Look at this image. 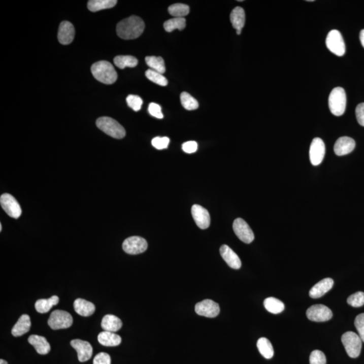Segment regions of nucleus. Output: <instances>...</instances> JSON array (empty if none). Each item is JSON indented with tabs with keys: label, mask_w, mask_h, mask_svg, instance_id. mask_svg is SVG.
Returning a JSON list of instances; mask_svg holds the SVG:
<instances>
[{
	"label": "nucleus",
	"mask_w": 364,
	"mask_h": 364,
	"mask_svg": "<svg viewBox=\"0 0 364 364\" xmlns=\"http://www.w3.org/2000/svg\"><path fill=\"white\" fill-rule=\"evenodd\" d=\"M143 19L137 16H131L119 22L116 27L118 36L123 40H135L139 38L145 30Z\"/></svg>",
	"instance_id": "f257e3e1"
},
{
	"label": "nucleus",
	"mask_w": 364,
	"mask_h": 364,
	"mask_svg": "<svg viewBox=\"0 0 364 364\" xmlns=\"http://www.w3.org/2000/svg\"><path fill=\"white\" fill-rule=\"evenodd\" d=\"M91 73L94 79L106 84H112L118 79V74L109 61H100L91 67Z\"/></svg>",
	"instance_id": "f03ea898"
},
{
	"label": "nucleus",
	"mask_w": 364,
	"mask_h": 364,
	"mask_svg": "<svg viewBox=\"0 0 364 364\" xmlns=\"http://www.w3.org/2000/svg\"><path fill=\"white\" fill-rule=\"evenodd\" d=\"M347 97L345 90L341 87L333 88L328 97V107L335 116H341L346 109Z\"/></svg>",
	"instance_id": "7ed1b4c3"
},
{
	"label": "nucleus",
	"mask_w": 364,
	"mask_h": 364,
	"mask_svg": "<svg viewBox=\"0 0 364 364\" xmlns=\"http://www.w3.org/2000/svg\"><path fill=\"white\" fill-rule=\"evenodd\" d=\"M96 125L98 129L114 139H121L125 137L124 127L113 118L102 117L96 120Z\"/></svg>",
	"instance_id": "20e7f679"
},
{
	"label": "nucleus",
	"mask_w": 364,
	"mask_h": 364,
	"mask_svg": "<svg viewBox=\"0 0 364 364\" xmlns=\"http://www.w3.org/2000/svg\"><path fill=\"white\" fill-rule=\"evenodd\" d=\"M341 341H342L347 355L351 358H356L360 355L361 347H362V341L359 335L349 331L342 335Z\"/></svg>",
	"instance_id": "39448f33"
},
{
	"label": "nucleus",
	"mask_w": 364,
	"mask_h": 364,
	"mask_svg": "<svg viewBox=\"0 0 364 364\" xmlns=\"http://www.w3.org/2000/svg\"><path fill=\"white\" fill-rule=\"evenodd\" d=\"M73 324V318L69 312L57 310L51 314L48 320L49 326L53 330L69 328Z\"/></svg>",
	"instance_id": "423d86ee"
},
{
	"label": "nucleus",
	"mask_w": 364,
	"mask_h": 364,
	"mask_svg": "<svg viewBox=\"0 0 364 364\" xmlns=\"http://www.w3.org/2000/svg\"><path fill=\"white\" fill-rule=\"evenodd\" d=\"M327 48L337 56L341 57L345 53V44L341 32L332 30L328 32L326 39Z\"/></svg>",
	"instance_id": "0eeeda50"
},
{
	"label": "nucleus",
	"mask_w": 364,
	"mask_h": 364,
	"mask_svg": "<svg viewBox=\"0 0 364 364\" xmlns=\"http://www.w3.org/2000/svg\"><path fill=\"white\" fill-rule=\"evenodd\" d=\"M307 318L313 322H326L333 317V312L330 308L322 304L312 306L306 311Z\"/></svg>",
	"instance_id": "6e6552de"
},
{
	"label": "nucleus",
	"mask_w": 364,
	"mask_h": 364,
	"mask_svg": "<svg viewBox=\"0 0 364 364\" xmlns=\"http://www.w3.org/2000/svg\"><path fill=\"white\" fill-rule=\"evenodd\" d=\"M123 250L129 254H139L145 252L148 248L147 242L145 239L139 236H133L123 242Z\"/></svg>",
	"instance_id": "1a4fd4ad"
},
{
	"label": "nucleus",
	"mask_w": 364,
	"mask_h": 364,
	"mask_svg": "<svg viewBox=\"0 0 364 364\" xmlns=\"http://www.w3.org/2000/svg\"><path fill=\"white\" fill-rule=\"evenodd\" d=\"M0 204H1L2 209L10 217L18 219L21 215L22 210L19 203L12 195L2 194L0 198Z\"/></svg>",
	"instance_id": "9d476101"
},
{
	"label": "nucleus",
	"mask_w": 364,
	"mask_h": 364,
	"mask_svg": "<svg viewBox=\"0 0 364 364\" xmlns=\"http://www.w3.org/2000/svg\"><path fill=\"white\" fill-rule=\"evenodd\" d=\"M234 233L242 242L250 244L254 241V234L248 224L241 218H238L234 222Z\"/></svg>",
	"instance_id": "9b49d317"
},
{
	"label": "nucleus",
	"mask_w": 364,
	"mask_h": 364,
	"mask_svg": "<svg viewBox=\"0 0 364 364\" xmlns=\"http://www.w3.org/2000/svg\"><path fill=\"white\" fill-rule=\"evenodd\" d=\"M195 312L198 315L207 318L217 317L220 313L219 305L211 300H205L196 304Z\"/></svg>",
	"instance_id": "f8f14e48"
},
{
	"label": "nucleus",
	"mask_w": 364,
	"mask_h": 364,
	"mask_svg": "<svg viewBox=\"0 0 364 364\" xmlns=\"http://www.w3.org/2000/svg\"><path fill=\"white\" fill-rule=\"evenodd\" d=\"M325 155V145L320 138H315L312 141L310 148V159L314 166H319L323 161Z\"/></svg>",
	"instance_id": "ddd939ff"
},
{
	"label": "nucleus",
	"mask_w": 364,
	"mask_h": 364,
	"mask_svg": "<svg viewBox=\"0 0 364 364\" xmlns=\"http://www.w3.org/2000/svg\"><path fill=\"white\" fill-rule=\"evenodd\" d=\"M192 215L196 225L201 229H206L209 227L211 224V217L209 211L202 206L194 205L192 207Z\"/></svg>",
	"instance_id": "4468645a"
},
{
	"label": "nucleus",
	"mask_w": 364,
	"mask_h": 364,
	"mask_svg": "<svg viewBox=\"0 0 364 364\" xmlns=\"http://www.w3.org/2000/svg\"><path fill=\"white\" fill-rule=\"evenodd\" d=\"M71 346L77 351L78 359L81 362H84L91 358L92 347L87 341L75 339L71 341Z\"/></svg>",
	"instance_id": "2eb2a0df"
},
{
	"label": "nucleus",
	"mask_w": 364,
	"mask_h": 364,
	"mask_svg": "<svg viewBox=\"0 0 364 364\" xmlns=\"http://www.w3.org/2000/svg\"><path fill=\"white\" fill-rule=\"evenodd\" d=\"M75 29L73 24L69 21L61 22L59 26L57 38L59 43L62 45H69L75 39Z\"/></svg>",
	"instance_id": "dca6fc26"
},
{
	"label": "nucleus",
	"mask_w": 364,
	"mask_h": 364,
	"mask_svg": "<svg viewBox=\"0 0 364 364\" xmlns=\"http://www.w3.org/2000/svg\"><path fill=\"white\" fill-rule=\"evenodd\" d=\"M355 147L354 140L348 137L339 138L334 146L335 154L338 156L346 155L351 153Z\"/></svg>",
	"instance_id": "f3484780"
},
{
	"label": "nucleus",
	"mask_w": 364,
	"mask_h": 364,
	"mask_svg": "<svg viewBox=\"0 0 364 364\" xmlns=\"http://www.w3.org/2000/svg\"><path fill=\"white\" fill-rule=\"evenodd\" d=\"M220 253L222 258L227 263L228 266L234 269L241 268V260L237 254L227 245H223L220 248Z\"/></svg>",
	"instance_id": "a211bd4d"
},
{
	"label": "nucleus",
	"mask_w": 364,
	"mask_h": 364,
	"mask_svg": "<svg viewBox=\"0 0 364 364\" xmlns=\"http://www.w3.org/2000/svg\"><path fill=\"white\" fill-rule=\"evenodd\" d=\"M334 285V281L330 278H326L322 279L318 283H316L314 287H312L309 292L310 297L314 299L321 297L330 291Z\"/></svg>",
	"instance_id": "6ab92c4d"
},
{
	"label": "nucleus",
	"mask_w": 364,
	"mask_h": 364,
	"mask_svg": "<svg viewBox=\"0 0 364 364\" xmlns=\"http://www.w3.org/2000/svg\"><path fill=\"white\" fill-rule=\"evenodd\" d=\"M230 20H231L233 27L236 30V32L238 36H240L242 34V28L245 25V22H246V14H245L244 10L239 6L234 8L230 14Z\"/></svg>",
	"instance_id": "aec40b11"
},
{
	"label": "nucleus",
	"mask_w": 364,
	"mask_h": 364,
	"mask_svg": "<svg viewBox=\"0 0 364 364\" xmlns=\"http://www.w3.org/2000/svg\"><path fill=\"white\" fill-rule=\"evenodd\" d=\"M28 341L35 347L39 354L46 355L51 350L50 345L44 337L32 335L28 337Z\"/></svg>",
	"instance_id": "412c9836"
},
{
	"label": "nucleus",
	"mask_w": 364,
	"mask_h": 364,
	"mask_svg": "<svg viewBox=\"0 0 364 364\" xmlns=\"http://www.w3.org/2000/svg\"><path fill=\"white\" fill-rule=\"evenodd\" d=\"M74 308L77 314L84 317L91 316L95 311V306L93 304L81 298L75 300Z\"/></svg>",
	"instance_id": "4be33fe9"
},
{
	"label": "nucleus",
	"mask_w": 364,
	"mask_h": 364,
	"mask_svg": "<svg viewBox=\"0 0 364 364\" xmlns=\"http://www.w3.org/2000/svg\"><path fill=\"white\" fill-rule=\"evenodd\" d=\"M31 322L30 316L27 314H23L19 318L18 322L14 325L12 330V334L14 337H20L30 330Z\"/></svg>",
	"instance_id": "5701e85b"
},
{
	"label": "nucleus",
	"mask_w": 364,
	"mask_h": 364,
	"mask_svg": "<svg viewBox=\"0 0 364 364\" xmlns=\"http://www.w3.org/2000/svg\"><path fill=\"white\" fill-rule=\"evenodd\" d=\"M98 341L104 346L116 347L118 346L121 343V338L120 335L115 333L104 330L98 334Z\"/></svg>",
	"instance_id": "b1692460"
},
{
	"label": "nucleus",
	"mask_w": 364,
	"mask_h": 364,
	"mask_svg": "<svg viewBox=\"0 0 364 364\" xmlns=\"http://www.w3.org/2000/svg\"><path fill=\"white\" fill-rule=\"evenodd\" d=\"M122 326V322L117 316L112 314L105 316L102 321V327L105 331L116 333Z\"/></svg>",
	"instance_id": "393cba45"
},
{
	"label": "nucleus",
	"mask_w": 364,
	"mask_h": 364,
	"mask_svg": "<svg viewBox=\"0 0 364 364\" xmlns=\"http://www.w3.org/2000/svg\"><path fill=\"white\" fill-rule=\"evenodd\" d=\"M118 3L116 0H90L88 2V9L91 12H98L114 8Z\"/></svg>",
	"instance_id": "a878e982"
},
{
	"label": "nucleus",
	"mask_w": 364,
	"mask_h": 364,
	"mask_svg": "<svg viewBox=\"0 0 364 364\" xmlns=\"http://www.w3.org/2000/svg\"><path fill=\"white\" fill-rule=\"evenodd\" d=\"M59 303V297L53 295L49 299H41L36 302V309L39 313L44 314L48 312L53 308Z\"/></svg>",
	"instance_id": "bb28decb"
},
{
	"label": "nucleus",
	"mask_w": 364,
	"mask_h": 364,
	"mask_svg": "<svg viewBox=\"0 0 364 364\" xmlns=\"http://www.w3.org/2000/svg\"><path fill=\"white\" fill-rule=\"evenodd\" d=\"M257 347L259 352L264 358L271 359L274 355V349L271 341L264 337L258 339L257 341Z\"/></svg>",
	"instance_id": "cd10ccee"
},
{
	"label": "nucleus",
	"mask_w": 364,
	"mask_h": 364,
	"mask_svg": "<svg viewBox=\"0 0 364 364\" xmlns=\"http://www.w3.org/2000/svg\"><path fill=\"white\" fill-rule=\"evenodd\" d=\"M264 308L270 313L277 314L285 309V305L281 300L275 297H268L264 301Z\"/></svg>",
	"instance_id": "c85d7f7f"
},
{
	"label": "nucleus",
	"mask_w": 364,
	"mask_h": 364,
	"mask_svg": "<svg viewBox=\"0 0 364 364\" xmlns=\"http://www.w3.org/2000/svg\"><path fill=\"white\" fill-rule=\"evenodd\" d=\"M114 61L115 65L120 69L126 67L135 68L139 63L138 59L131 55H118L115 57Z\"/></svg>",
	"instance_id": "c756f323"
},
{
	"label": "nucleus",
	"mask_w": 364,
	"mask_h": 364,
	"mask_svg": "<svg viewBox=\"0 0 364 364\" xmlns=\"http://www.w3.org/2000/svg\"><path fill=\"white\" fill-rule=\"evenodd\" d=\"M146 63L153 71L160 74L166 73V69L164 59L161 57L147 56L145 58Z\"/></svg>",
	"instance_id": "7c9ffc66"
},
{
	"label": "nucleus",
	"mask_w": 364,
	"mask_h": 364,
	"mask_svg": "<svg viewBox=\"0 0 364 364\" xmlns=\"http://www.w3.org/2000/svg\"><path fill=\"white\" fill-rule=\"evenodd\" d=\"M164 30L171 32L175 29L184 30L186 26V20L184 18H173L167 20L163 24Z\"/></svg>",
	"instance_id": "2f4dec72"
},
{
	"label": "nucleus",
	"mask_w": 364,
	"mask_h": 364,
	"mask_svg": "<svg viewBox=\"0 0 364 364\" xmlns=\"http://www.w3.org/2000/svg\"><path fill=\"white\" fill-rule=\"evenodd\" d=\"M168 12L174 18H184L190 12V8L186 4H173L169 7Z\"/></svg>",
	"instance_id": "473e14b6"
},
{
	"label": "nucleus",
	"mask_w": 364,
	"mask_h": 364,
	"mask_svg": "<svg viewBox=\"0 0 364 364\" xmlns=\"http://www.w3.org/2000/svg\"><path fill=\"white\" fill-rule=\"evenodd\" d=\"M180 100L182 106L187 110L192 111L198 108V102L188 92H183L180 95Z\"/></svg>",
	"instance_id": "72a5a7b5"
},
{
	"label": "nucleus",
	"mask_w": 364,
	"mask_h": 364,
	"mask_svg": "<svg viewBox=\"0 0 364 364\" xmlns=\"http://www.w3.org/2000/svg\"><path fill=\"white\" fill-rule=\"evenodd\" d=\"M145 75L149 81L154 82V83L159 84V85L162 86L168 85V80H167L166 77L162 76V74L154 71L153 70L149 69L146 71Z\"/></svg>",
	"instance_id": "f704fd0d"
},
{
	"label": "nucleus",
	"mask_w": 364,
	"mask_h": 364,
	"mask_svg": "<svg viewBox=\"0 0 364 364\" xmlns=\"http://www.w3.org/2000/svg\"><path fill=\"white\" fill-rule=\"evenodd\" d=\"M347 303L354 308L361 307L364 305V293L362 291L356 292L347 298Z\"/></svg>",
	"instance_id": "c9c22d12"
},
{
	"label": "nucleus",
	"mask_w": 364,
	"mask_h": 364,
	"mask_svg": "<svg viewBox=\"0 0 364 364\" xmlns=\"http://www.w3.org/2000/svg\"><path fill=\"white\" fill-rule=\"evenodd\" d=\"M126 102L129 108L133 109L135 112H139L141 110L143 106V100L140 96L129 94L126 98Z\"/></svg>",
	"instance_id": "e433bc0d"
},
{
	"label": "nucleus",
	"mask_w": 364,
	"mask_h": 364,
	"mask_svg": "<svg viewBox=\"0 0 364 364\" xmlns=\"http://www.w3.org/2000/svg\"><path fill=\"white\" fill-rule=\"evenodd\" d=\"M310 364H326V359L324 353L320 350L312 351L310 356Z\"/></svg>",
	"instance_id": "4c0bfd02"
},
{
	"label": "nucleus",
	"mask_w": 364,
	"mask_h": 364,
	"mask_svg": "<svg viewBox=\"0 0 364 364\" xmlns=\"http://www.w3.org/2000/svg\"><path fill=\"white\" fill-rule=\"evenodd\" d=\"M170 142V140L168 137H155L152 140V145L155 149L162 150L168 147Z\"/></svg>",
	"instance_id": "58836bf2"
},
{
	"label": "nucleus",
	"mask_w": 364,
	"mask_h": 364,
	"mask_svg": "<svg viewBox=\"0 0 364 364\" xmlns=\"http://www.w3.org/2000/svg\"><path fill=\"white\" fill-rule=\"evenodd\" d=\"M355 326L358 332L359 336L364 342V313L359 314L355 319Z\"/></svg>",
	"instance_id": "ea45409f"
},
{
	"label": "nucleus",
	"mask_w": 364,
	"mask_h": 364,
	"mask_svg": "<svg viewBox=\"0 0 364 364\" xmlns=\"http://www.w3.org/2000/svg\"><path fill=\"white\" fill-rule=\"evenodd\" d=\"M149 112L152 116L155 117V118L162 119L163 118V114L161 112V108L159 105L155 104V103H151L150 104L149 106Z\"/></svg>",
	"instance_id": "a19ab883"
},
{
	"label": "nucleus",
	"mask_w": 364,
	"mask_h": 364,
	"mask_svg": "<svg viewBox=\"0 0 364 364\" xmlns=\"http://www.w3.org/2000/svg\"><path fill=\"white\" fill-rule=\"evenodd\" d=\"M93 364H111V357L106 353H98L94 357Z\"/></svg>",
	"instance_id": "79ce46f5"
},
{
	"label": "nucleus",
	"mask_w": 364,
	"mask_h": 364,
	"mask_svg": "<svg viewBox=\"0 0 364 364\" xmlns=\"http://www.w3.org/2000/svg\"><path fill=\"white\" fill-rule=\"evenodd\" d=\"M198 149V144L195 141H188L184 143L182 145V150L185 153H194Z\"/></svg>",
	"instance_id": "37998d69"
},
{
	"label": "nucleus",
	"mask_w": 364,
	"mask_h": 364,
	"mask_svg": "<svg viewBox=\"0 0 364 364\" xmlns=\"http://www.w3.org/2000/svg\"><path fill=\"white\" fill-rule=\"evenodd\" d=\"M355 115L359 124L364 127V103H361L357 106L355 109Z\"/></svg>",
	"instance_id": "c03bdc74"
},
{
	"label": "nucleus",
	"mask_w": 364,
	"mask_h": 364,
	"mask_svg": "<svg viewBox=\"0 0 364 364\" xmlns=\"http://www.w3.org/2000/svg\"><path fill=\"white\" fill-rule=\"evenodd\" d=\"M359 39H360L361 45L364 47V29L361 30Z\"/></svg>",
	"instance_id": "a18cd8bd"
},
{
	"label": "nucleus",
	"mask_w": 364,
	"mask_h": 364,
	"mask_svg": "<svg viewBox=\"0 0 364 364\" xmlns=\"http://www.w3.org/2000/svg\"><path fill=\"white\" fill-rule=\"evenodd\" d=\"M0 364H8V363L7 361H6V360H4V359H2L1 360H0Z\"/></svg>",
	"instance_id": "49530a36"
},
{
	"label": "nucleus",
	"mask_w": 364,
	"mask_h": 364,
	"mask_svg": "<svg viewBox=\"0 0 364 364\" xmlns=\"http://www.w3.org/2000/svg\"><path fill=\"white\" fill-rule=\"evenodd\" d=\"M2 224H0V231H2Z\"/></svg>",
	"instance_id": "de8ad7c7"
}]
</instances>
